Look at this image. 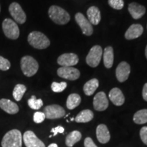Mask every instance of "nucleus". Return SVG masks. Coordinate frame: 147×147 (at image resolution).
Returning <instances> with one entry per match:
<instances>
[{"mask_svg":"<svg viewBox=\"0 0 147 147\" xmlns=\"http://www.w3.org/2000/svg\"><path fill=\"white\" fill-rule=\"evenodd\" d=\"M49 16L55 23L65 25L70 20V16L64 9L57 5H51L49 9Z\"/></svg>","mask_w":147,"mask_h":147,"instance_id":"obj_1","label":"nucleus"},{"mask_svg":"<svg viewBox=\"0 0 147 147\" xmlns=\"http://www.w3.org/2000/svg\"><path fill=\"white\" fill-rule=\"evenodd\" d=\"M27 41L32 47L37 49H45L50 46L51 42L43 33L32 32L29 34Z\"/></svg>","mask_w":147,"mask_h":147,"instance_id":"obj_2","label":"nucleus"},{"mask_svg":"<svg viewBox=\"0 0 147 147\" xmlns=\"http://www.w3.org/2000/svg\"><path fill=\"white\" fill-rule=\"evenodd\" d=\"M2 147H22V134L18 129L7 132L1 141Z\"/></svg>","mask_w":147,"mask_h":147,"instance_id":"obj_3","label":"nucleus"},{"mask_svg":"<svg viewBox=\"0 0 147 147\" xmlns=\"http://www.w3.org/2000/svg\"><path fill=\"white\" fill-rule=\"evenodd\" d=\"M21 67L25 76L31 77L37 73L39 68V64L34 58L27 55L21 58Z\"/></svg>","mask_w":147,"mask_h":147,"instance_id":"obj_4","label":"nucleus"},{"mask_svg":"<svg viewBox=\"0 0 147 147\" xmlns=\"http://www.w3.org/2000/svg\"><path fill=\"white\" fill-rule=\"evenodd\" d=\"M3 34L10 40L18 39L20 35V30L15 21L10 18H5L2 23Z\"/></svg>","mask_w":147,"mask_h":147,"instance_id":"obj_5","label":"nucleus"},{"mask_svg":"<svg viewBox=\"0 0 147 147\" xmlns=\"http://www.w3.org/2000/svg\"><path fill=\"white\" fill-rule=\"evenodd\" d=\"M103 54L102 49L100 46L96 45L93 47L86 57V62L89 66L95 67L100 63Z\"/></svg>","mask_w":147,"mask_h":147,"instance_id":"obj_6","label":"nucleus"},{"mask_svg":"<svg viewBox=\"0 0 147 147\" xmlns=\"http://www.w3.org/2000/svg\"><path fill=\"white\" fill-rule=\"evenodd\" d=\"M9 12L16 23L18 24H23L25 23L27 20L26 14L19 3L16 2L11 3L9 6Z\"/></svg>","mask_w":147,"mask_h":147,"instance_id":"obj_7","label":"nucleus"},{"mask_svg":"<svg viewBox=\"0 0 147 147\" xmlns=\"http://www.w3.org/2000/svg\"><path fill=\"white\" fill-rule=\"evenodd\" d=\"M46 118L49 119H56L61 118L65 116V111L63 107L57 104H53L46 106L44 108Z\"/></svg>","mask_w":147,"mask_h":147,"instance_id":"obj_8","label":"nucleus"},{"mask_svg":"<svg viewBox=\"0 0 147 147\" xmlns=\"http://www.w3.org/2000/svg\"><path fill=\"white\" fill-rule=\"evenodd\" d=\"M58 76L69 80H76L80 77V73L78 69L73 67H61L57 69Z\"/></svg>","mask_w":147,"mask_h":147,"instance_id":"obj_9","label":"nucleus"},{"mask_svg":"<svg viewBox=\"0 0 147 147\" xmlns=\"http://www.w3.org/2000/svg\"><path fill=\"white\" fill-rule=\"evenodd\" d=\"M75 20H76L79 27L81 29L82 34L87 36L92 35L93 32V27H92V25L90 23V22L85 18V16L83 14L80 13V12L76 13V15H75Z\"/></svg>","mask_w":147,"mask_h":147,"instance_id":"obj_10","label":"nucleus"},{"mask_svg":"<svg viewBox=\"0 0 147 147\" xmlns=\"http://www.w3.org/2000/svg\"><path fill=\"white\" fill-rule=\"evenodd\" d=\"M78 57L75 53H64L57 59V63L61 67H72L78 63Z\"/></svg>","mask_w":147,"mask_h":147,"instance_id":"obj_11","label":"nucleus"},{"mask_svg":"<svg viewBox=\"0 0 147 147\" xmlns=\"http://www.w3.org/2000/svg\"><path fill=\"white\" fill-rule=\"evenodd\" d=\"M23 142L26 147H45L42 141L32 131H27L23 134Z\"/></svg>","mask_w":147,"mask_h":147,"instance_id":"obj_12","label":"nucleus"},{"mask_svg":"<svg viewBox=\"0 0 147 147\" xmlns=\"http://www.w3.org/2000/svg\"><path fill=\"white\" fill-rule=\"evenodd\" d=\"M131 67L125 61H123L117 66L116 69V76L119 82H123L126 81L129 76Z\"/></svg>","mask_w":147,"mask_h":147,"instance_id":"obj_13","label":"nucleus"},{"mask_svg":"<svg viewBox=\"0 0 147 147\" xmlns=\"http://www.w3.org/2000/svg\"><path fill=\"white\" fill-rule=\"evenodd\" d=\"M93 106L97 111H104L108 107V100L104 92H99L93 98Z\"/></svg>","mask_w":147,"mask_h":147,"instance_id":"obj_14","label":"nucleus"},{"mask_svg":"<svg viewBox=\"0 0 147 147\" xmlns=\"http://www.w3.org/2000/svg\"><path fill=\"white\" fill-rule=\"evenodd\" d=\"M128 10L132 18L134 19H139L142 18L146 12V8L144 6L136 2L129 4Z\"/></svg>","mask_w":147,"mask_h":147,"instance_id":"obj_15","label":"nucleus"},{"mask_svg":"<svg viewBox=\"0 0 147 147\" xmlns=\"http://www.w3.org/2000/svg\"><path fill=\"white\" fill-rule=\"evenodd\" d=\"M143 27L140 24H133L129 27L125 34V38L127 40H134L139 38L142 34Z\"/></svg>","mask_w":147,"mask_h":147,"instance_id":"obj_16","label":"nucleus"},{"mask_svg":"<svg viewBox=\"0 0 147 147\" xmlns=\"http://www.w3.org/2000/svg\"><path fill=\"white\" fill-rule=\"evenodd\" d=\"M96 136L98 141L102 144H106L109 142L110 134L107 126L104 124H100L96 129Z\"/></svg>","mask_w":147,"mask_h":147,"instance_id":"obj_17","label":"nucleus"},{"mask_svg":"<svg viewBox=\"0 0 147 147\" xmlns=\"http://www.w3.org/2000/svg\"><path fill=\"white\" fill-rule=\"evenodd\" d=\"M0 108L5 113L10 115H14L19 111V108L17 104L8 99L0 100Z\"/></svg>","mask_w":147,"mask_h":147,"instance_id":"obj_18","label":"nucleus"},{"mask_svg":"<svg viewBox=\"0 0 147 147\" xmlns=\"http://www.w3.org/2000/svg\"><path fill=\"white\" fill-rule=\"evenodd\" d=\"M109 98L114 104L117 106H122L125 102V97L123 92L119 88H113L109 93Z\"/></svg>","mask_w":147,"mask_h":147,"instance_id":"obj_19","label":"nucleus"},{"mask_svg":"<svg viewBox=\"0 0 147 147\" xmlns=\"http://www.w3.org/2000/svg\"><path fill=\"white\" fill-rule=\"evenodd\" d=\"M87 14L88 21L91 25H97L101 21V13L98 8L96 6H91L87 10Z\"/></svg>","mask_w":147,"mask_h":147,"instance_id":"obj_20","label":"nucleus"},{"mask_svg":"<svg viewBox=\"0 0 147 147\" xmlns=\"http://www.w3.org/2000/svg\"><path fill=\"white\" fill-rule=\"evenodd\" d=\"M103 57H104L103 59H104V64L105 67L108 69L111 68L114 63V51L113 47H108L104 49Z\"/></svg>","mask_w":147,"mask_h":147,"instance_id":"obj_21","label":"nucleus"},{"mask_svg":"<svg viewBox=\"0 0 147 147\" xmlns=\"http://www.w3.org/2000/svg\"><path fill=\"white\" fill-rule=\"evenodd\" d=\"M99 87V81L96 78H93L84 84L83 90L85 95L90 96L94 93Z\"/></svg>","mask_w":147,"mask_h":147,"instance_id":"obj_22","label":"nucleus"},{"mask_svg":"<svg viewBox=\"0 0 147 147\" xmlns=\"http://www.w3.org/2000/svg\"><path fill=\"white\" fill-rule=\"evenodd\" d=\"M82 138V134L78 131H73L67 136L65 144L68 147H72L76 142H79Z\"/></svg>","mask_w":147,"mask_h":147,"instance_id":"obj_23","label":"nucleus"},{"mask_svg":"<svg viewBox=\"0 0 147 147\" xmlns=\"http://www.w3.org/2000/svg\"><path fill=\"white\" fill-rule=\"evenodd\" d=\"M81 102V97L76 93H72L70 94L67 97L66 101V106L69 110H73Z\"/></svg>","mask_w":147,"mask_h":147,"instance_id":"obj_24","label":"nucleus"},{"mask_svg":"<svg viewBox=\"0 0 147 147\" xmlns=\"http://www.w3.org/2000/svg\"><path fill=\"white\" fill-rule=\"evenodd\" d=\"M93 118V113L90 110H84L78 114L74 120L77 123H87Z\"/></svg>","mask_w":147,"mask_h":147,"instance_id":"obj_25","label":"nucleus"},{"mask_svg":"<svg viewBox=\"0 0 147 147\" xmlns=\"http://www.w3.org/2000/svg\"><path fill=\"white\" fill-rule=\"evenodd\" d=\"M134 121L136 124H144L147 123V109L138 111L134 115Z\"/></svg>","mask_w":147,"mask_h":147,"instance_id":"obj_26","label":"nucleus"},{"mask_svg":"<svg viewBox=\"0 0 147 147\" xmlns=\"http://www.w3.org/2000/svg\"><path fill=\"white\" fill-rule=\"evenodd\" d=\"M27 91V87H25L24 84H18L14 87V89L13 90V93H12V95H13V97L14 100L17 102H19V101L21 100L22 97H23L24 94Z\"/></svg>","mask_w":147,"mask_h":147,"instance_id":"obj_27","label":"nucleus"},{"mask_svg":"<svg viewBox=\"0 0 147 147\" xmlns=\"http://www.w3.org/2000/svg\"><path fill=\"white\" fill-rule=\"evenodd\" d=\"M28 105L33 110H38L43 106V102L41 99H36L35 95H33L28 100Z\"/></svg>","mask_w":147,"mask_h":147,"instance_id":"obj_28","label":"nucleus"},{"mask_svg":"<svg viewBox=\"0 0 147 147\" xmlns=\"http://www.w3.org/2000/svg\"><path fill=\"white\" fill-rule=\"evenodd\" d=\"M66 87H67V83L65 82H53L51 84V89H52L53 91L55 92V93H60V92L63 91Z\"/></svg>","mask_w":147,"mask_h":147,"instance_id":"obj_29","label":"nucleus"},{"mask_svg":"<svg viewBox=\"0 0 147 147\" xmlns=\"http://www.w3.org/2000/svg\"><path fill=\"white\" fill-rule=\"evenodd\" d=\"M108 4L116 10H121L124 7L123 0H108Z\"/></svg>","mask_w":147,"mask_h":147,"instance_id":"obj_30","label":"nucleus"},{"mask_svg":"<svg viewBox=\"0 0 147 147\" xmlns=\"http://www.w3.org/2000/svg\"><path fill=\"white\" fill-rule=\"evenodd\" d=\"M11 66L10 62L3 57L0 56V69L2 71H7L10 69Z\"/></svg>","mask_w":147,"mask_h":147,"instance_id":"obj_31","label":"nucleus"},{"mask_svg":"<svg viewBox=\"0 0 147 147\" xmlns=\"http://www.w3.org/2000/svg\"><path fill=\"white\" fill-rule=\"evenodd\" d=\"M45 115L42 112H36L34 115V121L36 123H41L45 121Z\"/></svg>","mask_w":147,"mask_h":147,"instance_id":"obj_32","label":"nucleus"},{"mask_svg":"<svg viewBox=\"0 0 147 147\" xmlns=\"http://www.w3.org/2000/svg\"><path fill=\"white\" fill-rule=\"evenodd\" d=\"M140 136L143 143L147 145V127H143L140 131Z\"/></svg>","mask_w":147,"mask_h":147,"instance_id":"obj_33","label":"nucleus"},{"mask_svg":"<svg viewBox=\"0 0 147 147\" xmlns=\"http://www.w3.org/2000/svg\"><path fill=\"white\" fill-rule=\"evenodd\" d=\"M64 130L65 129H64V128L63 127L59 125L57 127H56L53 128L51 130V131L52 132V133H53V136H55L57 135V134H59V133L63 134L64 132Z\"/></svg>","mask_w":147,"mask_h":147,"instance_id":"obj_34","label":"nucleus"},{"mask_svg":"<svg viewBox=\"0 0 147 147\" xmlns=\"http://www.w3.org/2000/svg\"><path fill=\"white\" fill-rule=\"evenodd\" d=\"M84 147H97L91 138L87 137L84 140Z\"/></svg>","mask_w":147,"mask_h":147,"instance_id":"obj_35","label":"nucleus"},{"mask_svg":"<svg viewBox=\"0 0 147 147\" xmlns=\"http://www.w3.org/2000/svg\"><path fill=\"white\" fill-rule=\"evenodd\" d=\"M142 97H143V99L147 102V83L145 84L144 87H143Z\"/></svg>","mask_w":147,"mask_h":147,"instance_id":"obj_36","label":"nucleus"},{"mask_svg":"<svg viewBox=\"0 0 147 147\" xmlns=\"http://www.w3.org/2000/svg\"><path fill=\"white\" fill-rule=\"evenodd\" d=\"M48 147H58L57 144H55V143H53V144H51Z\"/></svg>","mask_w":147,"mask_h":147,"instance_id":"obj_37","label":"nucleus"},{"mask_svg":"<svg viewBox=\"0 0 147 147\" xmlns=\"http://www.w3.org/2000/svg\"><path fill=\"white\" fill-rule=\"evenodd\" d=\"M145 55H146V57L147 59V45L146 47V49H145Z\"/></svg>","mask_w":147,"mask_h":147,"instance_id":"obj_38","label":"nucleus"},{"mask_svg":"<svg viewBox=\"0 0 147 147\" xmlns=\"http://www.w3.org/2000/svg\"><path fill=\"white\" fill-rule=\"evenodd\" d=\"M0 12H1V5H0Z\"/></svg>","mask_w":147,"mask_h":147,"instance_id":"obj_39","label":"nucleus"}]
</instances>
